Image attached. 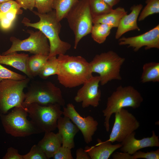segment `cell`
<instances>
[{"instance_id":"cell-1","label":"cell","mask_w":159,"mask_h":159,"mask_svg":"<svg viewBox=\"0 0 159 159\" xmlns=\"http://www.w3.org/2000/svg\"><path fill=\"white\" fill-rule=\"evenodd\" d=\"M59 82L66 88H72L82 85L92 76L90 62L83 57L65 54L57 58Z\"/></svg>"},{"instance_id":"cell-2","label":"cell","mask_w":159,"mask_h":159,"mask_svg":"<svg viewBox=\"0 0 159 159\" xmlns=\"http://www.w3.org/2000/svg\"><path fill=\"white\" fill-rule=\"evenodd\" d=\"M40 19L36 23H31L24 18L22 22L24 26L31 27L41 31L47 37L49 43L50 51L48 58L57 55L65 54L71 47L69 43L62 41L59 37L61 25L57 18L55 10L46 13L32 11Z\"/></svg>"},{"instance_id":"cell-3","label":"cell","mask_w":159,"mask_h":159,"mask_svg":"<svg viewBox=\"0 0 159 159\" xmlns=\"http://www.w3.org/2000/svg\"><path fill=\"white\" fill-rule=\"evenodd\" d=\"M143 100L140 93L133 87L118 86L107 98L106 107L102 111L105 117L104 126L107 132L109 131V120L113 113L125 107L138 108Z\"/></svg>"},{"instance_id":"cell-4","label":"cell","mask_w":159,"mask_h":159,"mask_svg":"<svg viewBox=\"0 0 159 159\" xmlns=\"http://www.w3.org/2000/svg\"><path fill=\"white\" fill-rule=\"evenodd\" d=\"M125 60L110 50L96 54L90 63L92 72L99 75L100 83L104 85L112 80H122L120 70Z\"/></svg>"},{"instance_id":"cell-5","label":"cell","mask_w":159,"mask_h":159,"mask_svg":"<svg viewBox=\"0 0 159 159\" xmlns=\"http://www.w3.org/2000/svg\"><path fill=\"white\" fill-rule=\"evenodd\" d=\"M41 105L58 104L64 106L65 100L60 89L49 81H35L25 93L22 106L25 107L32 103Z\"/></svg>"},{"instance_id":"cell-6","label":"cell","mask_w":159,"mask_h":159,"mask_svg":"<svg viewBox=\"0 0 159 159\" xmlns=\"http://www.w3.org/2000/svg\"><path fill=\"white\" fill-rule=\"evenodd\" d=\"M65 18L74 35V48L75 49L81 39L90 33L93 26L89 0H79Z\"/></svg>"},{"instance_id":"cell-7","label":"cell","mask_w":159,"mask_h":159,"mask_svg":"<svg viewBox=\"0 0 159 159\" xmlns=\"http://www.w3.org/2000/svg\"><path fill=\"white\" fill-rule=\"evenodd\" d=\"M61 106L58 104L43 105L34 103L25 107L31 121L41 133L56 129L57 120L62 115Z\"/></svg>"},{"instance_id":"cell-8","label":"cell","mask_w":159,"mask_h":159,"mask_svg":"<svg viewBox=\"0 0 159 159\" xmlns=\"http://www.w3.org/2000/svg\"><path fill=\"white\" fill-rule=\"evenodd\" d=\"M23 106L14 107L10 112L0 115L1 123L5 132L14 137H25L40 133L31 121Z\"/></svg>"},{"instance_id":"cell-9","label":"cell","mask_w":159,"mask_h":159,"mask_svg":"<svg viewBox=\"0 0 159 159\" xmlns=\"http://www.w3.org/2000/svg\"><path fill=\"white\" fill-rule=\"evenodd\" d=\"M30 78L21 80L11 79L0 82V111L1 114L15 107L22 106L25 97L24 89L30 81Z\"/></svg>"},{"instance_id":"cell-10","label":"cell","mask_w":159,"mask_h":159,"mask_svg":"<svg viewBox=\"0 0 159 159\" xmlns=\"http://www.w3.org/2000/svg\"><path fill=\"white\" fill-rule=\"evenodd\" d=\"M30 35L24 40H21L12 37L10 40L12 45L10 48L3 53L4 55L14 52L25 51L34 54H40L48 56L50 47L48 39L40 31L34 32L27 30Z\"/></svg>"},{"instance_id":"cell-11","label":"cell","mask_w":159,"mask_h":159,"mask_svg":"<svg viewBox=\"0 0 159 159\" xmlns=\"http://www.w3.org/2000/svg\"><path fill=\"white\" fill-rule=\"evenodd\" d=\"M115 113L113 126L108 140L112 143L121 142L129 134L135 131L140 126L136 117L131 113L122 108Z\"/></svg>"},{"instance_id":"cell-12","label":"cell","mask_w":159,"mask_h":159,"mask_svg":"<svg viewBox=\"0 0 159 159\" xmlns=\"http://www.w3.org/2000/svg\"><path fill=\"white\" fill-rule=\"evenodd\" d=\"M62 115L69 117L81 131L85 142L88 144L92 140V136L97 129V121L92 116L83 117L76 110L72 103L64 107Z\"/></svg>"},{"instance_id":"cell-13","label":"cell","mask_w":159,"mask_h":159,"mask_svg":"<svg viewBox=\"0 0 159 159\" xmlns=\"http://www.w3.org/2000/svg\"><path fill=\"white\" fill-rule=\"evenodd\" d=\"M100 78L99 76H92L82 85L74 98L76 102H82L83 108L90 106L96 107L99 105L101 91L99 89Z\"/></svg>"},{"instance_id":"cell-14","label":"cell","mask_w":159,"mask_h":159,"mask_svg":"<svg viewBox=\"0 0 159 159\" xmlns=\"http://www.w3.org/2000/svg\"><path fill=\"white\" fill-rule=\"evenodd\" d=\"M118 40L119 45H127L135 52L143 47L145 50L153 48L159 49V25L141 35L128 37H122Z\"/></svg>"},{"instance_id":"cell-15","label":"cell","mask_w":159,"mask_h":159,"mask_svg":"<svg viewBox=\"0 0 159 159\" xmlns=\"http://www.w3.org/2000/svg\"><path fill=\"white\" fill-rule=\"evenodd\" d=\"M150 137L138 140L135 138V132H133L128 135L121 142V147L120 148L122 152L132 155L139 150L147 147H159L158 136H157L154 130L152 132Z\"/></svg>"},{"instance_id":"cell-16","label":"cell","mask_w":159,"mask_h":159,"mask_svg":"<svg viewBox=\"0 0 159 159\" xmlns=\"http://www.w3.org/2000/svg\"><path fill=\"white\" fill-rule=\"evenodd\" d=\"M57 128L62 139V146L73 148L75 146L74 138L80 130L68 117L61 116L57 121Z\"/></svg>"},{"instance_id":"cell-17","label":"cell","mask_w":159,"mask_h":159,"mask_svg":"<svg viewBox=\"0 0 159 159\" xmlns=\"http://www.w3.org/2000/svg\"><path fill=\"white\" fill-rule=\"evenodd\" d=\"M143 8L142 4L134 5L131 7L130 13L125 15L120 21L115 33V39H118L124 34L129 31H140L137 21Z\"/></svg>"},{"instance_id":"cell-18","label":"cell","mask_w":159,"mask_h":159,"mask_svg":"<svg viewBox=\"0 0 159 159\" xmlns=\"http://www.w3.org/2000/svg\"><path fill=\"white\" fill-rule=\"evenodd\" d=\"M98 143L95 146H86L85 150L91 159H108L113 152L121 147V143L112 144L108 140L102 141L98 139Z\"/></svg>"},{"instance_id":"cell-19","label":"cell","mask_w":159,"mask_h":159,"mask_svg":"<svg viewBox=\"0 0 159 159\" xmlns=\"http://www.w3.org/2000/svg\"><path fill=\"white\" fill-rule=\"evenodd\" d=\"M62 144V139L60 134L52 131L45 132L43 137L37 145L47 159H49L53 158Z\"/></svg>"},{"instance_id":"cell-20","label":"cell","mask_w":159,"mask_h":159,"mask_svg":"<svg viewBox=\"0 0 159 159\" xmlns=\"http://www.w3.org/2000/svg\"><path fill=\"white\" fill-rule=\"evenodd\" d=\"M29 56L25 53L14 52L6 55H0V64L9 65L22 72L29 78L27 63Z\"/></svg>"},{"instance_id":"cell-21","label":"cell","mask_w":159,"mask_h":159,"mask_svg":"<svg viewBox=\"0 0 159 159\" xmlns=\"http://www.w3.org/2000/svg\"><path fill=\"white\" fill-rule=\"evenodd\" d=\"M127 14V11L124 8L119 7L115 9H112L107 13L93 18V23L105 24L113 28H117L122 17Z\"/></svg>"},{"instance_id":"cell-22","label":"cell","mask_w":159,"mask_h":159,"mask_svg":"<svg viewBox=\"0 0 159 159\" xmlns=\"http://www.w3.org/2000/svg\"><path fill=\"white\" fill-rule=\"evenodd\" d=\"M48 56L40 54H34L29 57L27 63V70L30 78L38 75Z\"/></svg>"},{"instance_id":"cell-23","label":"cell","mask_w":159,"mask_h":159,"mask_svg":"<svg viewBox=\"0 0 159 159\" xmlns=\"http://www.w3.org/2000/svg\"><path fill=\"white\" fill-rule=\"evenodd\" d=\"M141 77L143 83L159 82V63L152 62L145 64Z\"/></svg>"},{"instance_id":"cell-24","label":"cell","mask_w":159,"mask_h":159,"mask_svg":"<svg viewBox=\"0 0 159 159\" xmlns=\"http://www.w3.org/2000/svg\"><path fill=\"white\" fill-rule=\"evenodd\" d=\"M93 24L90 33L92 39L98 44L104 43L113 27L110 25L101 23Z\"/></svg>"},{"instance_id":"cell-25","label":"cell","mask_w":159,"mask_h":159,"mask_svg":"<svg viewBox=\"0 0 159 159\" xmlns=\"http://www.w3.org/2000/svg\"><path fill=\"white\" fill-rule=\"evenodd\" d=\"M79 0H54L52 9L55 10L57 20L65 18L72 8Z\"/></svg>"},{"instance_id":"cell-26","label":"cell","mask_w":159,"mask_h":159,"mask_svg":"<svg viewBox=\"0 0 159 159\" xmlns=\"http://www.w3.org/2000/svg\"><path fill=\"white\" fill-rule=\"evenodd\" d=\"M58 71V62L56 56L48 58L39 76L41 78L46 79L50 76L57 75Z\"/></svg>"},{"instance_id":"cell-27","label":"cell","mask_w":159,"mask_h":159,"mask_svg":"<svg viewBox=\"0 0 159 159\" xmlns=\"http://www.w3.org/2000/svg\"><path fill=\"white\" fill-rule=\"evenodd\" d=\"M89 2L93 19L107 13L113 9L103 0H89Z\"/></svg>"},{"instance_id":"cell-28","label":"cell","mask_w":159,"mask_h":159,"mask_svg":"<svg viewBox=\"0 0 159 159\" xmlns=\"http://www.w3.org/2000/svg\"><path fill=\"white\" fill-rule=\"evenodd\" d=\"M145 6L139 14L138 20H144L152 14L159 13V0H146Z\"/></svg>"},{"instance_id":"cell-29","label":"cell","mask_w":159,"mask_h":159,"mask_svg":"<svg viewBox=\"0 0 159 159\" xmlns=\"http://www.w3.org/2000/svg\"><path fill=\"white\" fill-rule=\"evenodd\" d=\"M26 78V76L11 71L0 64V82L6 79L21 80L25 79Z\"/></svg>"},{"instance_id":"cell-30","label":"cell","mask_w":159,"mask_h":159,"mask_svg":"<svg viewBox=\"0 0 159 159\" xmlns=\"http://www.w3.org/2000/svg\"><path fill=\"white\" fill-rule=\"evenodd\" d=\"M23 159H47L46 155L37 145H33L29 151L23 155Z\"/></svg>"},{"instance_id":"cell-31","label":"cell","mask_w":159,"mask_h":159,"mask_svg":"<svg viewBox=\"0 0 159 159\" xmlns=\"http://www.w3.org/2000/svg\"><path fill=\"white\" fill-rule=\"evenodd\" d=\"M54 0H35L34 7L40 13H46L53 10Z\"/></svg>"},{"instance_id":"cell-32","label":"cell","mask_w":159,"mask_h":159,"mask_svg":"<svg viewBox=\"0 0 159 159\" xmlns=\"http://www.w3.org/2000/svg\"><path fill=\"white\" fill-rule=\"evenodd\" d=\"M21 7L16 1L11 0L0 4V16H3L9 11L13 9L22 12Z\"/></svg>"},{"instance_id":"cell-33","label":"cell","mask_w":159,"mask_h":159,"mask_svg":"<svg viewBox=\"0 0 159 159\" xmlns=\"http://www.w3.org/2000/svg\"><path fill=\"white\" fill-rule=\"evenodd\" d=\"M132 155V159L144 158L146 159H159V149L147 152L138 151Z\"/></svg>"},{"instance_id":"cell-34","label":"cell","mask_w":159,"mask_h":159,"mask_svg":"<svg viewBox=\"0 0 159 159\" xmlns=\"http://www.w3.org/2000/svg\"><path fill=\"white\" fill-rule=\"evenodd\" d=\"M54 159H73L71 149L61 146L54 155Z\"/></svg>"},{"instance_id":"cell-35","label":"cell","mask_w":159,"mask_h":159,"mask_svg":"<svg viewBox=\"0 0 159 159\" xmlns=\"http://www.w3.org/2000/svg\"><path fill=\"white\" fill-rule=\"evenodd\" d=\"M3 159H23V155L20 154L18 150L12 147L8 148Z\"/></svg>"},{"instance_id":"cell-36","label":"cell","mask_w":159,"mask_h":159,"mask_svg":"<svg viewBox=\"0 0 159 159\" xmlns=\"http://www.w3.org/2000/svg\"><path fill=\"white\" fill-rule=\"evenodd\" d=\"M21 8L32 11L35 6V0H16Z\"/></svg>"},{"instance_id":"cell-37","label":"cell","mask_w":159,"mask_h":159,"mask_svg":"<svg viewBox=\"0 0 159 159\" xmlns=\"http://www.w3.org/2000/svg\"><path fill=\"white\" fill-rule=\"evenodd\" d=\"M113 159H132V155L127 153L116 152L112 155Z\"/></svg>"},{"instance_id":"cell-38","label":"cell","mask_w":159,"mask_h":159,"mask_svg":"<svg viewBox=\"0 0 159 159\" xmlns=\"http://www.w3.org/2000/svg\"><path fill=\"white\" fill-rule=\"evenodd\" d=\"M76 159H91L88 154L82 148H80L76 151Z\"/></svg>"},{"instance_id":"cell-39","label":"cell","mask_w":159,"mask_h":159,"mask_svg":"<svg viewBox=\"0 0 159 159\" xmlns=\"http://www.w3.org/2000/svg\"><path fill=\"white\" fill-rule=\"evenodd\" d=\"M107 4L111 7H113L118 4L120 0H103Z\"/></svg>"},{"instance_id":"cell-40","label":"cell","mask_w":159,"mask_h":159,"mask_svg":"<svg viewBox=\"0 0 159 159\" xmlns=\"http://www.w3.org/2000/svg\"><path fill=\"white\" fill-rule=\"evenodd\" d=\"M10 0H0V4Z\"/></svg>"},{"instance_id":"cell-41","label":"cell","mask_w":159,"mask_h":159,"mask_svg":"<svg viewBox=\"0 0 159 159\" xmlns=\"http://www.w3.org/2000/svg\"><path fill=\"white\" fill-rule=\"evenodd\" d=\"M1 18L0 16V21H1Z\"/></svg>"},{"instance_id":"cell-42","label":"cell","mask_w":159,"mask_h":159,"mask_svg":"<svg viewBox=\"0 0 159 159\" xmlns=\"http://www.w3.org/2000/svg\"><path fill=\"white\" fill-rule=\"evenodd\" d=\"M1 114V112H0V115Z\"/></svg>"}]
</instances>
